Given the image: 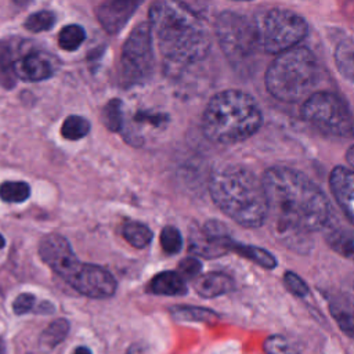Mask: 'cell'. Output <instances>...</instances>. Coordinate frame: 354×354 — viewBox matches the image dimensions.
Masks as SVG:
<instances>
[{
    "mask_svg": "<svg viewBox=\"0 0 354 354\" xmlns=\"http://www.w3.org/2000/svg\"><path fill=\"white\" fill-rule=\"evenodd\" d=\"M261 181L267 198V217L278 236L290 243L325 227L330 216L329 201L306 174L274 166L266 170Z\"/></svg>",
    "mask_w": 354,
    "mask_h": 354,
    "instance_id": "6da1fadb",
    "label": "cell"
},
{
    "mask_svg": "<svg viewBox=\"0 0 354 354\" xmlns=\"http://www.w3.org/2000/svg\"><path fill=\"white\" fill-rule=\"evenodd\" d=\"M149 25L169 72L201 61L210 48L207 29L185 4L153 3L149 10Z\"/></svg>",
    "mask_w": 354,
    "mask_h": 354,
    "instance_id": "7a4b0ae2",
    "label": "cell"
},
{
    "mask_svg": "<svg viewBox=\"0 0 354 354\" xmlns=\"http://www.w3.org/2000/svg\"><path fill=\"white\" fill-rule=\"evenodd\" d=\"M209 192L217 207L246 228L260 227L268 214L263 181L248 167L225 165L209 180Z\"/></svg>",
    "mask_w": 354,
    "mask_h": 354,
    "instance_id": "3957f363",
    "label": "cell"
},
{
    "mask_svg": "<svg viewBox=\"0 0 354 354\" xmlns=\"http://www.w3.org/2000/svg\"><path fill=\"white\" fill-rule=\"evenodd\" d=\"M261 112L252 95L239 90L220 91L210 98L202 116L205 136L220 144H234L253 136L261 126Z\"/></svg>",
    "mask_w": 354,
    "mask_h": 354,
    "instance_id": "277c9868",
    "label": "cell"
},
{
    "mask_svg": "<svg viewBox=\"0 0 354 354\" xmlns=\"http://www.w3.org/2000/svg\"><path fill=\"white\" fill-rule=\"evenodd\" d=\"M319 79L315 55L303 46L278 54L266 72L267 91L283 102L307 100Z\"/></svg>",
    "mask_w": 354,
    "mask_h": 354,
    "instance_id": "5b68a950",
    "label": "cell"
},
{
    "mask_svg": "<svg viewBox=\"0 0 354 354\" xmlns=\"http://www.w3.org/2000/svg\"><path fill=\"white\" fill-rule=\"evenodd\" d=\"M253 22L260 50L277 55L299 46L308 30L303 17L285 8L266 10Z\"/></svg>",
    "mask_w": 354,
    "mask_h": 354,
    "instance_id": "8992f818",
    "label": "cell"
},
{
    "mask_svg": "<svg viewBox=\"0 0 354 354\" xmlns=\"http://www.w3.org/2000/svg\"><path fill=\"white\" fill-rule=\"evenodd\" d=\"M301 116L318 131L339 137H354V115L337 94L314 91L301 105Z\"/></svg>",
    "mask_w": 354,
    "mask_h": 354,
    "instance_id": "52a82bcc",
    "label": "cell"
},
{
    "mask_svg": "<svg viewBox=\"0 0 354 354\" xmlns=\"http://www.w3.org/2000/svg\"><path fill=\"white\" fill-rule=\"evenodd\" d=\"M218 44L235 68H246L260 51L254 22L234 11H224L216 19Z\"/></svg>",
    "mask_w": 354,
    "mask_h": 354,
    "instance_id": "ba28073f",
    "label": "cell"
},
{
    "mask_svg": "<svg viewBox=\"0 0 354 354\" xmlns=\"http://www.w3.org/2000/svg\"><path fill=\"white\" fill-rule=\"evenodd\" d=\"M152 71V29L148 22H142L131 30L123 44L119 68L120 83L124 87L141 84L151 77Z\"/></svg>",
    "mask_w": 354,
    "mask_h": 354,
    "instance_id": "9c48e42d",
    "label": "cell"
},
{
    "mask_svg": "<svg viewBox=\"0 0 354 354\" xmlns=\"http://www.w3.org/2000/svg\"><path fill=\"white\" fill-rule=\"evenodd\" d=\"M39 254L41 260L68 283L82 268L69 242L59 234H48L39 243Z\"/></svg>",
    "mask_w": 354,
    "mask_h": 354,
    "instance_id": "30bf717a",
    "label": "cell"
},
{
    "mask_svg": "<svg viewBox=\"0 0 354 354\" xmlns=\"http://www.w3.org/2000/svg\"><path fill=\"white\" fill-rule=\"evenodd\" d=\"M69 285L79 293L93 299L111 297L116 290V282L109 271L100 266L84 263Z\"/></svg>",
    "mask_w": 354,
    "mask_h": 354,
    "instance_id": "8fae6325",
    "label": "cell"
},
{
    "mask_svg": "<svg viewBox=\"0 0 354 354\" xmlns=\"http://www.w3.org/2000/svg\"><path fill=\"white\" fill-rule=\"evenodd\" d=\"M138 6V1L131 0L104 1L97 7V19L109 35H116L124 28Z\"/></svg>",
    "mask_w": 354,
    "mask_h": 354,
    "instance_id": "7c38bea8",
    "label": "cell"
},
{
    "mask_svg": "<svg viewBox=\"0 0 354 354\" xmlns=\"http://www.w3.org/2000/svg\"><path fill=\"white\" fill-rule=\"evenodd\" d=\"M329 184L336 202L354 224V170L336 166L330 173Z\"/></svg>",
    "mask_w": 354,
    "mask_h": 354,
    "instance_id": "4fadbf2b",
    "label": "cell"
},
{
    "mask_svg": "<svg viewBox=\"0 0 354 354\" xmlns=\"http://www.w3.org/2000/svg\"><path fill=\"white\" fill-rule=\"evenodd\" d=\"M14 71L17 77L22 80L39 82L51 76L53 65L44 55L29 53L14 61Z\"/></svg>",
    "mask_w": 354,
    "mask_h": 354,
    "instance_id": "5bb4252c",
    "label": "cell"
},
{
    "mask_svg": "<svg viewBox=\"0 0 354 354\" xmlns=\"http://www.w3.org/2000/svg\"><path fill=\"white\" fill-rule=\"evenodd\" d=\"M329 311L339 328L354 337V297L346 293L333 295L329 299Z\"/></svg>",
    "mask_w": 354,
    "mask_h": 354,
    "instance_id": "9a60e30c",
    "label": "cell"
},
{
    "mask_svg": "<svg viewBox=\"0 0 354 354\" xmlns=\"http://www.w3.org/2000/svg\"><path fill=\"white\" fill-rule=\"evenodd\" d=\"M194 288L199 296L212 299L232 290L234 281L224 272H207L195 279Z\"/></svg>",
    "mask_w": 354,
    "mask_h": 354,
    "instance_id": "2e32d148",
    "label": "cell"
},
{
    "mask_svg": "<svg viewBox=\"0 0 354 354\" xmlns=\"http://www.w3.org/2000/svg\"><path fill=\"white\" fill-rule=\"evenodd\" d=\"M148 292L163 296H181L187 293V285L178 272L163 271L151 279L148 283Z\"/></svg>",
    "mask_w": 354,
    "mask_h": 354,
    "instance_id": "e0dca14e",
    "label": "cell"
},
{
    "mask_svg": "<svg viewBox=\"0 0 354 354\" xmlns=\"http://www.w3.org/2000/svg\"><path fill=\"white\" fill-rule=\"evenodd\" d=\"M230 250L239 253L241 256L257 263L259 266H261L264 268H274L277 266V259L266 249H261L257 246L243 245V243H239V242H235L234 239H231Z\"/></svg>",
    "mask_w": 354,
    "mask_h": 354,
    "instance_id": "ac0fdd59",
    "label": "cell"
},
{
    "mask_svg": "<svg viewBox=\"0 0 354 354\" xmlns=\"http://www.w3.org/2000/svg\"><path fill=\"white\" fill-rule=\"evenodd\" d=\"M69 322L64 318H58L53 321L40 335L39 346L43 350H53L57 344H59L68 335Z\"/></svg>",
    "mask_w": 354,
    "mask_h": 354,
    "instance_id": "d6986e66",
    "label": "cell"
},
{
    "mask_svg": "<svg viewBox=\"0 0 354 354\" xmlns=\"http://www.w3.org/2000/svg\"><path fill=\"white\" fill-rule=\"evenodd\" d=\"M335 61L339 72L354 83V41H343L336 47Z\"/></svg>",
    "mask_w": 354,
    "mask_h": 354,
    "instance_id": "ffe728a7",
    "label": "cell"
},
{
    "mask_svg": "<svg viewBox=\"0 0 354 354\" xmlns=\"http://www.w3.org/2000/svg\"><path fill=\"white\" fill-rule=\"evenodd\" d=\"M123 236L131 246L142 249L151 242L152 231L142 223L129 221L123 225Z\"/></svg>",
    "mask_w": 354,
    "mask_h": 354,
    "instance_id": "44dd1931",
    "label": "cell"
},
{
    "mask_svg": "<svg viewBox=\"0 0 354 354\" xmlns=\"http://www.w3.org/2000/svg\"><path fill=\"white\" fill-rule=\"evenodd\" d=\"M329 245L342 256L354 260V232L346 228H337L328 235Z\"/></svg>",
    "mask_w": 354,
    "mask_h": 354,
    "instance_id": "7402d4cb",
    "label": "cell"
},
{
    "mask_svg": "<svg viewBox=\"0 0 354 354\" xmlns=\"http://www.w3.org/2000/svg\"><path fill=\"white\" fill-rule=\"evenodd\" d=\"M101 122L111 131H120L123 126V105L119 98H112L101 112Z\"/></svg>",
    "mask_w": 354,
    "mask_h": 354,
    "instance_id": "603a6c76",
    "label": "cell"
},
{
    "mask_svg": "<svg viewBox=\"0 0 354 354\" xmlns=\"http://www.w3.org/2000/svg\"><path fill=\"white\" fill-rule=\"evenodd\" d=\"M90 131V123L87 119L77 116V115H71L68 116L62 126H61V136L66 140L75 141L86 137Z\"/></svg>",
    "mask_w": 354,
    "mask_h": 354,
    "instance_id": "cb8c5ba5",
    "label": "cell"
},
{
    "mask_svg": "<svg viewBox=\"0 0 354 354\" xmlns=\"http://www.w3.org/2000/svg\"><path fill=\"white\" fill-rule=\"evenodd\" d=\"M30 195V187L24 181H6L0 185V198L8 203L25 202Z\"/></svg>",
    "mask_w": 354,
    "mask_h": 354,
    "instance_id": "d4e9b609",
    "label": "cell"
},
{
    "mask_svg": "<svg viewBox=\"0 0 354 354\" xmlns=\"http://www.w3.org/2000/svg\"><path fill=\"white\" fill-rule=\"evenodd\" d=\"M86 39L84 29L79 25H66L58 35V44L65 51H73L80 47Z\"/></svg>",
    "mask_w": 354,
    "mask_h": 354,
    "instance_id": "484cf974",
    "label": "cell"
},
{
    "mask_svg": "<svg viewBox=\"0 0 354 354\" xmlns=\"http://www.w3.org/2000/svg\"><path fill=\"white\" fill-rule=\"evenodd\" d=\"M14 59L10 48L6 44H0V84L4 87H12L15 84Z\"/></svg>",
    "mask_w": 354,
    "mask_h": 354,
    "instance_id": "4316f807",
    "label": "cell"
},
{
    "mask_svg": "<svg viewBox=\"0 0 354 354\" xmlns=\"http://www.w3.org/2000/svg\"><path fill=\"white\" fill-rule=\"evenodd\" d=\"M55 14L53 11L41 10L29 15L25 21V28L30 32H44L54 26L55 24Z\"/></svg>",
    "mask_w": 354,
    "mask_h": 354,
    "instance_id": "83f0119b",
    "label": "cell"
},
{
    "mask_svg": "<svg viewBox=\"0 0 354 354\" xmlns=\"http://www.w3.org/2000/svg\"><path fill=\"white\" fill-rule=\"evenodd\" d=\"M171 314L178 319L185 321H210L216 317L213 311H209L206 308L199 307H185V306H177L171 308Z\"/></svg>",
    "mask_w": 354,
    "mask_h": 354,
    "instance_id": "f1b7e54d",
    "label": "cell"
},
{
    "mask_svg": "<svg viewBox=\"0 0 354 354\" xmlns=\"http://www.w3.org/2000/svg\"><path fill=\"white\" fill-rule=\"evenodd\" d=\"M160 246L169 254L178 253L183 248V238L180 231L173 225H166L160 232Z\"/></svg>",
    "mask_w": 354,
    "mask_h": 354,
    "instance_id": "f546056e",
    "label": "cell"
},
{
    "mask_svg": "<svg viewBox=\"0 0 354 354\" xmlns=\"http://www.w3.org/2000/svg\"><path fill=\"white\" fill-rule=\"evenodd\" d=\"M267 354H296V347L283 336H270L264 342Z\"/></svg>",
    "mask_w": 354,
    "mask_h": 354,
    "instance_id": "4dcf8cb0",
    "label": "cell"
},
{
    "mask_svg": "<svg viewBox=\"0 0 354 354\" xmlns=\"http://www.w3.org/2000/svg\"><path fill=\"white\" fill-rule=\"evenodd\" d=\"M283 283H285L286 289H289V292H292L295 296L304 297L308 295V286L306 285V282L297 274H295L292 271L285 272Z\"/></svg>",
    "mask_w": 354,
    "mask_h": 354,
    "instance_id": "1f68e13d",
    "label": "cell"
},
{
    "mask_svg": "<svg viewBox=\"0 0 354 354\" xmlns=\"http://www.w3.org/2000/svg\"><path fill=\"white\" fill-rule=\"evenodd\" d=\"M201 270H202V264L199 260H196L195 257H185L178 263L177 272L183 278H194L201 272Z\"/></svg>",
    "mask_w": 354,
    "mask_h": 354,
    "instance_id": "d6a6232c",
    "label": "cell"
},
{
    "mask_svg": "<svg viewBox=\"0 0 354 354\" xmlns=\"http://www.w3.org/2000/svg\"><path fill=\"white\" fill-rule=\"evenodd\" d=\"M33 306H35V296L30 293H21L14 300L12 310L15 314L22 315V314H26L28 311H30L33 308Z\"/></svg>",
    "mask_w": 354,
    "mask_h": 354,
    "instance_id": "836d02e7",
    "label": "cell"
},
{
    "mask_svg": "<svg viewBox=\"0 0 354 354\" xmlns=\"http://www.w3.org/2000/svg\"><path fill=\"white\" fill-rule=\"evenodd\" d=\"M73 354H91V351L84 346H79V347H76Z\"/></svg>",
    "mask_w": 354,
    "mask_h": 354,
    "instance_id": "e575fe53",
    "label": "cell"
},
{
    "mask_svg": "<svg viewBox=\"0 0 354 354\" xmlns=\"http://www.w3.org/2000/svg\"><path fill=\"white\" fill-rule=\"evenodd\" d=\"M4 245H6V241H4L3 235L0 234V249H3V248H4Z\"/></svg>",
    "mask_w": 354,
    "mask_h": 354,
    "instance_id": "d590c367",
    "label": "cell"
}]
</instances>
